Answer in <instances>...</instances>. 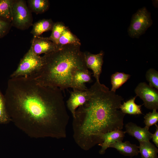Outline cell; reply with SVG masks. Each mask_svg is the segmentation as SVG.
I'll use <instances>...</instances> for the list:
<instances>
[{
  "mask_svg": "<svg viewBox=\"0 0 158 158\" xmlns=\"http://www.w3.org/2000/svg\"><path fill=\"white\" fill-rule=\"evenodd\" d=\"M62 91L31 78H10L4 97L11 121L32 138H65L69 116Z\"/></svg>",
  "mask_w": 158,
  "mask_h": 158,
  "instance_id": "cell-1",
  "label": "cell"
},
{
  "mask_svg": "<svg viewBox=\"0 0 158 158\" xmlns=\"http://www.w3.org/2000/svg\"><path fill=\"white\" fill-rule=\"evenodd\" d=\"M88 100L76 110L74 120V138L82 148L88 150L101 143V135L123 128L125 114L119 110L122 97L100 82L89 88Z\"/></svg>",
  "mask_w": 158,
  "mask_h": 158,
  "instance_id": "cell-2",
  "label": "cell"
},
{
  "mask_svg": "<svg viewBox=\"0 0 158 158\" xmlns=\"http://www.w3.org/2000/svg\"><path fill=\"white\" fill-rule=\"evenodd\" d=\"M80 45H66L56 51L44 54L42 67L30 78L42 85L58 87L62 91L71 88L73 71L77 68H87Z\"/></svg>",
  "mask_w": 158,
  "mask_h": 158,
  "instance_id": "cell-3",
  "label": "cell"
},
{
  "mask_svg": "<svg viewBox=\"0 0 158 158\" xmlns=\"http://www.w3.org/2000/svg\"><path fill=\"white\" fill-rule=\"evenodd\" d=\"M43 64L42 56L35 54L30 47L16 70L11 75L10 78L31 77L41 68Z\"/></svg>",
  "mask_w": 158,
  "mask_h": 158,
  "instance_id": "cell-4",
  "label": "cell"
},
{
  "mask_svg": "<svg viewBox=\"0 0 158 158\" xmlns=\"http://www.w3.org/2000/svg\"><path fill=\"white\" fill-rule=\"evenodd\" d=\"M11 24L20 30L28 29L32 25V14L23 0H13L11 8Z\"/></svg>",
  "mask_w": 158,
  "mask_h": 158,
  "instance_id": "cell-5",
  "label": "cell"
},
{
  "mask_svg": "<svg viewBox=\"0 0 158 158\" xmlns=\"http://www.w3.org/2000/svg\"><path fill=\"white\" fill-rule=\"evenodd\" d=\"M152 24L150 13L144 7L132 16L128 32L131 37L139 38Z\"/></svg>",
  "mask_w": 158,
  "mask_h": 158,
  "instance_id": "cell-6",
  "label": "cell"
},
{
  "mask_svg": "<svg viewBox=\"0 0 158 158\" xmlns=\"http://www.w3.org/2000/svg\"><path fill=\"white\" fill-rule=\"evenodd\" d=\"M136 96H139L144 102L143 104L150 110L158 109V91L145 82L139 83L135 88Z\"/></svg>",
  "mask_w": 158,
  "mask_h": 158,
  "instance_id": "cell-7",
  "label": "cell"
},
{
  "mask_svg": "<svg viewBox=\"0 0 158 158\" xmlns=\"http://www.w3.org/2000/svg\"><path fill=\"white\" fill-rule=\"evenodd\" d=\"M70 97L66 102V106L74 118L77 109L88 100L91 92L90 89L88 88L85 91L73 90L70 92Z\"/></svg>",
  "mask_w": 158,
  "mask_h": 158,
  "instance_id": "cell-8",
  "label": "cell"
},
{
  "mask_svg": "<svg viewBox=\"0 0 158 158\" xmlns=\"http://www.w3.org/2000/svg\"><path fill=\"white\" fill-rule=\"evenodd\" d=\"M84 60L87 68L91 69L96 81L99 82V78L102 71L103 63L104 52L102 50L97 54H92L86 51L84 52Z\"/></svg>",
  "mask_w": 158,
  "mask_h": 158,
  "instance_id": "cell-9",
  "label": "cell"
},
{
  "mask_svg": "<svg viewBox=\"0 0 158 158\" xmlns=\"http://www.w3.org/2000/svg\"><path fill=\"white\" fill-rule=\"evenodd\" d=\"M92 73L87 68H77L74 70L72 73L71 88L73 90H86L88 88L85 83L92 82Z\"/></svg>",
  "mask_w": 158,
  "mask_h": 158,
  "instance_id": "cell-10",
  "label": "cell"
},
{
  "mask_svg": "<svg viewBox=\"0 0 158 158\" xmlns=\"http://www.w3.org/2000/svg\"><path fill=\"white\" fill-rule=\"evenodd\" d=\"M31 47L33 52L39 55L56 51L61 47L49 40L47 37L40 36L33 37Z\"/></svg>",
  "mask_w": 158,
  "mask_h": 158,
  "instance_id": "cell-11",
  "label": "cell"
},
{
  "mask_svg": "<svg viewBox=\"0 0 158 158\" xmlns=\"http://www.w3.org/2000/svg\"><path fill=\"white\" fill-rule=\"evenodd\" d=\"M125 133V131L118 130L102 134L101 136L102 142L98 144L101 147L99 154H104L111 145L116 142L122 141Z\"/></svg>",
  "mask_w": 158,
  "mask_h": 158,
  "instance_id": "cell-12",
  "label": "cell"
},
{
  "mask_svg": "<svg viewBox=\"0 0 158 158\" xmlns=\"http://www.w3.org/2000/svg\"><path fill=\"white\" fill-rule=\"evenodd\" d=\"M125 128V133L134 137L139 142L150 141L152 139L153 134L149 131V128L145 126L141 128L130 122L126 124Z\"/></svg>",
  "mask_w": 158,
  "mask_h": 158,
  "instance_id": "cell-13",
  "label": "cell"
},
{
  "mask_svg": "<svg viewBox=\"0 0 158 158\" xmlns=\"http://www.w3.org/2000/svg\"><path fill=\"white\" fill-rule=\"evenodd\" d=\"M116 149L121 154L131 157L137 155L139 153L138 146L128 141L116 142L109 146Z\"/></svg>",
  "mask_w": 158,
  "mask_h": 158,
  "instance_id": "cell-14",
  "label": "cell"
},
{
  "mask_svg": "<svg viewBox=\"0 0 158 158\" xmlns=\"http://www.w3.org/2000/svg\"><path fill=\"white\" fill-rule=\"evenodd\" d=\"M54 23L51 19L40 20L33 25L31 33L34 37H39L44 32L52 30Z\"/></svg>",
  "mask_w": 158,
  "mask_h": 158,
  "instance_id": "cell-15",
  "label": "cell"
},
{
  "mask_svg": "<svg viewBox=\"0 0 158 158\" xmlns=\"http://www.w3.org/2000/svg\"><path fill=\"white\" fill-rule=\"evenodd\" d=\"M139 143V153L142 158H158V149L150 141L140 142Z\"/></svg>",
  "mask_w": 158,
  "mask_h": 158,
  "instance_id": "cell-16",
  "label": "cell"
},
{
  "mask_svg": "<svg viewBox=\"0 0 158 158\" xmlns=\"http://www.w3.org/2000/svg\"><path fill=\"white\" fill-rule=\"evenodd\" d=\"M136 97V96H135L126 102H124L123 104L121 105L120 109L123 113L134 115L142 114L141 110L142 105H137L135 102Z\"/></svg>",
  "mask_w": 158,
  "mask_h": 158,
  "instance_id": "cell-17",
  "label": "cell"
},
{
  "mask_svg": "<svg viewBox=\"0 0 158 158\" xmlns=\"http://www.w3.org/2000/svg\"><path fill=\"white\" fill-rule=\"evenodd\" d=\"M70 44L81 45L79 39L67 27L58 41L57 45L61 47Z\"/></svg>",
  "mask_w": 158,
  "mask_h": 158,
  "instance_id": "cell-18",
  "label": "cell"
},
{
  "mask_svg": "<svg viewBox=\"0 0 158 158\" xmlns=\"http://www.w3.org/2000/svg\"><path fill=\"white\" fill-rule=\"evenodd\" d=\"M130 75L123 72H117L111 77L112 87L111 90L115 92L117 89L121 87L129 79Z\"/></svg>",
  "mask_w": 158,
  "mask_h": 158,
  "instance_id": "cell-19",
  "label": "cell"
},
{
  "mask_svg": "<svg viewBox=\"0 0 158 158\" xmlns=\"http://www.w3.org/2000/svg\"><path fill=\"white\" fill-rule=\"evenodd\" d=\"M28 2L31 11L37 14L44 12L49 7L48 0H29Z\"/></svg>",
  "mask_w": 158,
  "mask_h": 158,
  "instance_id": "cell-20",
  "label": "cell"
},
{
  "mask_svg": "<svg viewBox=\"0 0 158 158\" xmlns=\"http://www.w3.org/2000/svg\"><path fill=\"white\" fill-rule=\"evenodd\" d=\"M13 0H0V18L11 22Z\"/></svg>",
  "mask_w": 158,
  "mask_h": 158,
  "instance_id": "cell-21",
  "label": "cell"
},
{
  "mask_svg": "<svg viewBox=\"0 0 158 158\" xmlns=\"http://www.w3.org/2000/svg\"><path fill=\"white\" fill-rule=\"evenodd\" d=\"M64 24L61 22L55 23L50 36L47 39L57 45L58 41L64 30L66 28Z\"/></svg>",
  "mask_w": 158,
  "mask_h": 158,
  "instance_id": "cell-22",
  "label": "cell"
},
{
  "mask_svg": "<svg viewBox=\"0 0 158 158\" xmlns=\"http://www.w3.org/2000/svg\"><path fill=\"white\" fill-rule=\"evenodd\" d=\"M11 121L5 103L4 95L0 91V124H6Z\"/></svg>",
  "mask_w": 158,
  "mask_h": 158,
  "instance_id": "cell-23",
  "label": "cell"
},
{
  "mask_svg": "<svg viewBox=\"0 0 158 158\" xmlns=\"http://www.w3.org/2000/svg\"><path fill=\"white\" fill-rule=\"evenodd\" d=\"M146 80L149 82L148 85L151 87L158 90V72L155 69H149L145 74Z\"/></svg>",
  "mask_w": 158,
  "mask_h": 158,
  "instance_id": "cell-24",
  "label": "cell"
},
{
  "mask_svg": "<svg viewBox=\"0 0 158 158\" xmlns=\"http://www.w3.org/2000/svg\"><path fill=\"white\" fill-rule=\"evenodd\" d=\"M144 118L145 126L149 128L150 126L156 125L158 121V112L157 111V110L154 109L152 112L147 114Z\"/></svg>",
  "mask_w": 158,
  "mask_h": 158,
  "instance_id": "cell-25",
  "label": "cell"
},
{
  "mask_svg": "<svg viewBox=\"0 0 158 158\" xmlns=\"http://www.w3.org/2000/svg\"><path fill=\"white\" fill-rule=\"evenodd\" d=\"M10 22L0 18V38L5 36L11 28Z\"/></svg>",
  "mask_w": 158,
  "mask_h": 158,
  "instance_id": "cell-26",
  "label": "cell"
},
{
  "mask_svg": "<svg viewBox=\"0 0 158 158\" xmlns=\"http://www.w3.org/2000/svg\"><path fill=\"white\" fill-rule=\"evenodd\" d=\"M156 127L155 132L152 134V141L157 147H158V126L155 125Z\"/></svg>",
  "mask_w": 158,
  "mask_h": 158,
  "instance_id": "cell-27",
  "label": "cell"
},
{
  "mask_svg": "<svg viewBox=\"0 0 158 158\" xmlns=\"http://www.w3.org/2000/svg\"><path fill=\"white\" fill-rule=\"evenodd\" d=\"M130 158H132L131 157H130Z\"/></svg>",
  "mask_w": 158,
  "mask_h": 158,
  "instance_id": "cell-28",
  "label": "cell"
}]
</instances>
